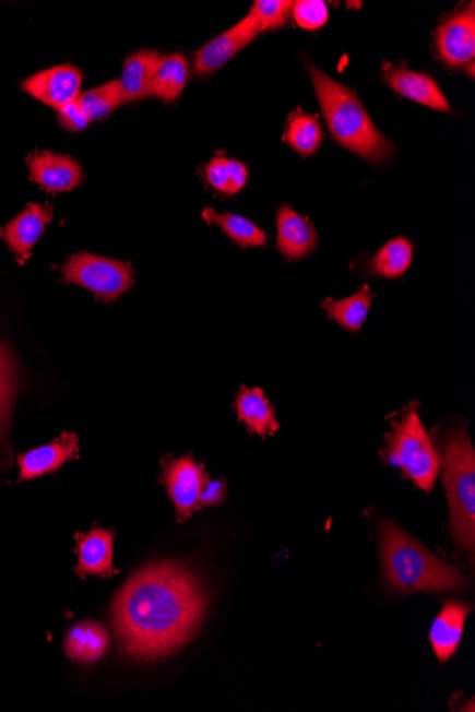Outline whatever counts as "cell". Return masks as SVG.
Segmentation results:
<instances>
[{
    "instance_id": "obj_1",
    "label": "cell",
    "mask_w": 475,
    "mask_h": 712,
    "mask_svg": "<svg viewBox=\"0 0 475 712\" xmlns=\"http://www.w3.org/2000/svg\"><path fill=\"white\" fill-rule=\"evenodd\" d=\"M206 608L209 593L185 565L168 560L145 566L112 605L121 652L139 662L176 653L199 633Z\"/></svg>"
},
{
    "instance_id": "obj_2",
    "label": "cell",
    "mask_w": 475,
    "mask_h": 712,
    "mask_svg": "<svg viewBox=\"0 0 475 712\" xmlns=\"http://www.w3.org/2000/svg\"><path fill=\"white\" fill-rule=\"evenodd\" d=\"M379 537L385 582L394 591L458 593L467 588L454 566L437 558L396 523H380Z\"/></svg>"
},
{
    "instance_id": "obj_3",
    "label": "cell",
    "mask_w": 475,
    "mask_h": 712,
    "mask_svg": "<svg viewBox=\"0 0 475 712\" xmlns=\"http://www.w3.org/2000/svg\"><path fill=\"white\" fill-rule=\"evenodd\" d=\"M324 121L333 140L370 163H385L394 145L380 133L355 90L336 82L317 66L307 63Z\"/></svg>"
},
{
    "instance_id": "obj_4",
    "label": "cell",
    "mask_w": 475,
    "mask_h": 712,
    "mask_svg": "<svg viewBox=\"0 0 475 712\" xmlns=\"http://www.w3.org/2000/svg\"><path fill=\"white\" fill-rule=\"evenodd\" d=\"M440 468L450 505L451 534L461 549L474 555L475 451L464 427L449 428L439 438Z\"/></svg>"
},
{
    "instance_id": "obj_5",
    "label": "cell",
    "mask_w": 475,
    "mask_h": 712,
    "mask_svg": "<svg viewBox=\"0 0 475 712\" xmlns=\"http://www.w3.org/2000/svg\"><path fill=\"white\" fill-rule=\"evenodd\" d=\"M385 446L379 455L385 464L402 470L416 487L431 493L440 473V460L429 432L423 426L416 407H408L403 416L385 432Z\"/></svg>"
},
{
    "instance_id": "obj_6",
    "label": "cell",
    "mask_w": 475,
    "mask_h": 712,
    "mask_svg": "<svg viewBox=\"0 0 475 712\" xmlns=\"http://www.w3.org/2000/svg\"><path fill=\"white\" fill-rule=\"evenodd\" d=\"M63 281L92 292L96 299L111 304L134 286V269L129 262L79 252L62 268Z\"/></svg>"
},
{
    "instance_id": "obj_7",
    "label": "cell",
    "mask_w": 475,
    "mask_h": 712,
    "mask_svg": "<svg viewBox=\"0 0 475 712\" xmlns=\"http://www.w3.org/2000/svg\"><path fill=\"white\" fill-rule=\"evenodd\" d=\"M163 473L159 483L167 488L168 497L176 508L177 520L186 522L192 513L201 509L200 497L210 476L204 465L191 454L174 459L167 456L162 462Z\"/></svg>"
},
{
    "instance_id": "obj_8",
    "label": "cell",
    "mask_w": 475,
    "mask_h": 712,
    "mask_svg": "<svg viewBox=\"0 0 475 712\" xmlns=\"http://www.w3.org/2000/svg\"><path fill=\"white\" fill-rule=\"evenodd\" d=\"M83 74L72 64H60L41 70L22 83L23 92L44 105L59 108L76 102L82 94Z\"/></svg>"
},
{
    "instance_id": "obj_9",
    "label": "cell",
    "mask_w": 475,
    "mask_h": 712,
    "mask_svg": "<svg viewBox=\"0 0 475 712\" xmlns=\"http://www.w3.org/2000/svg\"><path fill=\"white\" fill-rule=\"evenodd\" d=\"M437 54L450 68L474 63L475 12L474 3L447 17L436 32Z\"/></svg>"
},
{
    "instance_id": "obj_10",
    "label": "cell",
    "mask_w": 475,
    "mask_h": 712,
    "mask_svg": "<svg viewBox=\"0 0 475 712\" xmlns=\"http://www.w3.org/2000/svg\"><path fill=\"white\" fill-rule=\"evenodd\" d=\"M261 35L256 21L251 15L242 19L237 25L230 27L223 35L216 36L209 44L202 46L195 54L194 72L199 75H210L227 64L230 59L239 54L249 44Z\"/></svg>"
},
{
    "instance_id": "obj_11",
    "label": "cell",
    "mask_w": 475,
    "mask_h": 712,
    "mask_svg": "<svg viewBox=\"0 0 475 712\" xmlns=\"http://www.w3.org/2000/svg\"><path fill=\"white\" fill-rule=\"evenodd\" d=\"M54 219V209L49 204H29L15 218L0 229L19 265H25L32 257V249L44 235L46 226Z\"/></svg>"
},
{
    "instance_id": "obj_12",
    "label": "cell",
    "mask_w": 475,
    "mask_h": 712,
    "mask_svg": "<svg viewBox=\"0 0 475 712\" xmlns=\"http://www.w3.org/2000/svg\"><path fill=\"white\" fill-rule=\"evenodd\" d=\"M27 167L32 181L50 193L73 191L84 179L82 165L76 159L50 151L32 154Z\"/></svg>"
},
{
    "instance_id": "obj_13",
    "label": "cell",
    "mask_w": 475,
    "mask_h": 712,
    "mask_svg": "<svg viewBox=\"0 0 475 712\" xmlns=\"http://www.w3.org/2000/svg\"><path fill=\"white\" fill-rule=\"evenodd\" d=\"M384 82L388 83L390 88L399 93L400 96L408 98L432 110L441 112H450L451 107L449 100L441 92L439 84L435 79L425 73L413 72L406 66L383 64Z\"/></svg>"
},
{
    "instance_id": "obj_14",
    "label": "cell",
    "mask_w": 475,
    "mask_h": 712,
    "mask_svg": "<svg viewBox=\"0 0 475 712\" xmlns=\"http://www.w3.org/2000/svg\"><path fill=\"white\" fill-rule=\"evenodd\" d=\"M319 235L307 216L284 204L276 214V249L290 261H300L317 249Z\"/></svg>"
},
{
    "instance_id": "obj_15",
    "label": "cell",
    "mask_w": 475,
    "mask_h": 712,
    "mask_svg": "<svg viewBox=\"0 0 475 712\" xmlns=\"http://www.w3.org/2000/svg\"><path fill=\"white\" fill-rule=\"evenodd\" d=\"M79 459V438L76 434L63 432L50 444L35 448L19 455V480H31L41 475L55 473L70 460Z\"/></svg>"
},
{
    "instance_id": "obj_16",
    "label": "cell",
    "mask_w": 475,
    "mask_h": 712,
    "mask_svg": "<svg viewBox=\"0 0 475 712\" xmlns=\"http://www.w3.org/2000/svg\"><path fill=\"white\" fill-rule=\"evenodd\" d=\"M115 536V531L103 530V527H93L88 534L76 535L79 577L111 578L119 573L112 565Z\"/></svg>"
},
{
    "instance_id": "obj_17",
    "label": "cell",
    "mask_w": 475,
    "mask_h": 712,
    "mask_svg": "<svg viewBox=\"0 0 475 712\" xmlns=\"http://www.w3.org/2000/svg\"><path fill=\"white\" fill-rule=\"evenodd\" d=\"M472 608L467 603L449 601L436 617L430 630V643L441 663L449 662L451 655L458 652L465 619Z\"/></svg>"
},
{
    "instance_id": "obj_18",
    "label": "cell",
    "mask_w": 475,
    "mask_h": 712,
    "mask_svg": "<svg viewBox=\"0 0 475 712\" xmlns=\"http://www.w3.org/2000/svg\"><path fill=\"white\" fill-rule=\"evenodd\" d=\"M163 59L158 51L140 50L124 61L119 80L123 103L141 102L153 96L154 75Z\"/></svg>"
},
{
    "instance_id": "obj_19",
    "label": "cell",
    "mask_w": 475,
    "mask_h": 712,
    "mask_svg": "<svg viewBox=\"0 0 475 712\" xmlns=\"http://www.w3.org/2000/svg\"><path fill=\"white\" fill-rule=\"evenodd\" d=\"M239 422L246 424L248 431L257 434L265 440L266 437L280 431V423L275 416V408L265 397L262 389L257 387H241L235 400Z\"/></svg>"
},
{
    "instance_id": "obj_20",
    "label": "cell",
    "mask_w": 475,
    "mask_h": 712,
    "mask_svg": "<svg viewBox=\"0 0 475 712\" xmlns=\"http://www.w3.org/2000/svg\"><path fill=\"white\" fill-rule=\"evenodd\" d=\"M108 650V634L105 627L94 621H83L66 634L64 653L80 664H93L105 657Z\"/></svg>"
},
{
    "instance_id": "obj_21",
    "label": "cell",
    "mask_w": 475,
    "mask_h": 712,
    "mask_svg": "<svg viewBox=\"0 0 475 712\" xmlns=\"http://www.w3.org/2000/svg\"><path fill=\"white\" fill-rule=\"evenodd\" d=\"M375 297L376 295L370 292V286L365 285L356 294L343 297V299H324L321 306L329 319L336 322L339 327L345 329L346 332L357 333L368 319Z\"/></svg>"
},
{
    "instance_id": "obj_22",
    "label": "cell",
    "mask_w": 475,
    "mask_h": 712,
    "mask_svg": "<svg viewBox=\"0 0 475 712\" xmlns=\"http://www.w3.org/2000/svg\"><path fill=\"white\" fill-rule=\"evenodd\" d=\"M413 262V245L406 238H394L380 248V251L366 263L370 275L396 280L408 271Z\"/></svg>"
},
{
    "instance_id": "obj_23",
    "label": "cell",
    "mask_w": 475,
    "mask_h": 712,
    "mask_svg": "<svg viewBox=\"0 0 475 712\" xmlns=\"http://www.w3.org/2000/svg\"><path fill=\"white\" fill-rule=\"evenodd\" d=\"M17 391V367L12 352L0 342V452L8 450L13 404Z\"/></svg>"
},
{
    "instance_id": "obj_24",
    "label": "cell",
    "mask_w": 475,
    "mask_h": 712,
    "mask_svg": "<svg viewBox=\"0 0 475 712\" xmlns=\"http://www.w3.org/2000/svg\"><path fill=\"white\" fill-rule=\"evenodd\" d=\"M202 216L206 223L219 226L223 233L238 247L261 248L268 245L265 230L258 228L252 221L244 218L241 215L228 214V212L216 214L213 209H206L202 212Z\"/></svg>"
},
{
    "instance_id": "obj_25",
    "label": "cell",
    "mask_w": 475,
    "mask_h": 712,
    "mask_svg": "<svg viewBox=\"0 0 475 712\" xmlns=\"http://www.w3.org/2000/svg\"><path fill=\"white\" fill-rule=\"evenodd\" d=\"M188 82V61L180 54L164 56L153 80V96L171 103L181 96Z\"/></svg>"
},
{
    "instance_id": "obj_26",
    "label": "cell",
    "mask_w": 475,
    "mask_h": 712,
    "mask_svg": "<svg viewBox=\"0 0 475 712\" xmlns=\"http://www.w3.org/2000/svg\"><path fill=\"white\" fill-rule=\"evenodd\" d=\"M322 137V127L317 117L298 110L289 116L282 140L299 154L313 155L321 147Z\"/></svg>"
},
{
    "instance_id": "obj_27",
    "label": "cell",
    "mask_w": 475,
    "mask_h": 712,
    "mask_svg": "<svg viewBox=\"0 0 475 712\" xmlns=\"http://www.w3.org/2000/svg\"><path fill=\"white\" fill-rule=\"evenodd\" d=\"M206 182L225 195H237L248 182V168L237 159L215 157L206 165Z\"/></svg>"
},
{
    "instance_id": "obj_28",
    "label": "cell",
    "mask_w": 475,
    "mask_h": 712,
    "mask_svg": "<svg viewBox=\"0 0 475 712\" xmlns=\"http://www.w3.org/2000/svg\"><path fill=\"white\" fill-rule=\"evenodd\" d=\"M78 102L88 121L106 119L117 107L123 105L120 82L115 80V82L88 90V92L80 94Z\"/></svg>"
},
{
    "instance_id": "obj_29",
    "label": "cell",
    "mask_w": 475,
    "mask_h": 712,
    "mask_svg": "<svg viewBox=\"0 0 475 712\" xmlns=\"http://www.w3.org/2000/svg\"><path fill=\"white\" fill-rule=\"evenodd\" d=\"M292 7L294 2L290 0H257L249 15L253 17L261 33L280 29L288 21Z\"/></svg>"
},
{
    "instance_id": "obj_30",
    "label": "cell",
    "mask_w": 475,
    "mask_h": 712,
    "mask_svg": "<svg viewBox=\"0 0 475 712\" xmlns=\"http://www.w3.org/2000/svg\"><path fill=\"white\" fill-rule=\"evenodd\" d=\"M296 25L304 31H318L329 21L328 4L323 0H298L290 12Z\"/></svg>"
},
{
    "instance_id": "obj_31",
    "label": "cell",
    "mask_w": 475,
    "mask_h": 712,
    "mask_svg": "<svg viewBox=\"0 0 475 712\" xmlns=\"http://www.w3.org/2000/svg\"><path fill=\"white\" fill-rule=\"evenodd\" d=\"M58 111V121L59 124L68 131H82L86 129L91 121H88L86 115H84L82 107H80L79 102L69 103L62 108H59Z\"/></svg>"
},
{
    "instance_id": "obj_32",
    "label": "cell",
    "mask_w": 475,
    "mask_h": 712,
    "mask_svg": "<svg viewBox=\"0 0 475 712\" xmlns=\"http://www.w3.org/2000/svg\"><path fill=\"white\" fill-rule=\"evenodd\" d=\"M227 497V483L225 480H209L202 489L200 505L202 507H215Z\"/></svg>"
}]
</instances>
